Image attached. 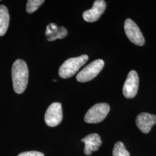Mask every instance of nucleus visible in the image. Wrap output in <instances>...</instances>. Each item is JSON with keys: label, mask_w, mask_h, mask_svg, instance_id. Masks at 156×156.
<instances>
[{"label": "nucleus", "mask_w": 156, "mask_h": 156, "mask_svg": "<svg viewBox=\"0 0 156 156\" xmlns=\"http://www.w3.org/2000/svg\"><path fill=\"white\" fill-rule=\"evenodd\" d=\"M113 156H130V154L126 149L123 142L119 141L114 146Z\"/></svg>", "instance_id": "ddd939ff"}, {"label": "nucleus", "mask_w": 156, "mask_h": 156, "mask_svg": "<svg viewBox=\"0 0 156 156\" xmlns=\"http://www.w3.org/2000/svg\"><path fill=\"white\" fill-rule=\"evenodd\" d=\"M44 2L45 1L44 0H28L26 6V11L28 13H33L36 11Z\"/></svg>", "instance_id": "4468645a"}, {"label": "nucleus", "mask_w": 156, "mask_h": 156, "mask_svg": "<svg viewBox=\"0 0 156 156\" xmlns=\"http://www.w3.org/2000/svg\"><path fill=\"white\" fill-rule=\"evenodd\" d=\"M12 79L14 91L22 94L26 89L28 80V69L26 62L17 59L12 67Z\"/></svg>", "instance_id": "f257e3e1"}, {"label": "nucleus", "mask_w": 156, "mask_h": 156, "mask_svg": "<svg viewBox=\"0 0 156 156\" xmlns=\"http://www.w3.org/2000/svg\"><path fill=\"white\" fill-rule=\"evenodd\" d=\"M68 34L67 29L60 26L58 27L55 23H50L48 25L45 32L46 39L49 41H53L57 39H62Z\"/></svg>", "instance_id": "9b49d317"}, {"label": "nucleus", "mask_w": 156, "mask_h": 156, "mask_svg": "<svg viewBox=\"0 0 156 156\" xmlns=\"http://www.w3.org/2000/svg\"><path fill=\"white\" fill-rule=\"evenodd\" d=\"M82 142L84 144V153L87 156H90L93 151H98L102 144L100 136L96 133L87 135L82 140Z\"/></svg>", "instance_id": "9d476101"}, {"label": "nucleus", "mask_w": 156, "mask_h": 156, "mask_svg": "<svg viewBox=\"0 0 156 156\" xmlns=\"http://www.w3.org/2000/svg\"><path fill=\"white\" fill-rule=\"evenodd\" d=\"M62 109L59 102L52 103L45 113V121L49 127H56L62 120Z\"/></svg>", "instance_id": "423d86ee"}, {"label": "nucleus", "mask_w": 156, "mask_h": 156, "mask_svg": "<svg viewBox=\"0 0 156 156\" xmlns=\"http://www.w3.org/2000/svg\"><path fill=\"white\" fill-rule=\"evenodd\" d=\"M104 66V62L101 59L96 60L84 67L78 73L76 80L79 82H87L95 78Z\"/></svg>", "instance_id": "20e7f679"}, {"label": "nucleus", "mask_w": 156, "mask_h": 156, "mask_svg": "<svg viewBox=\"0 0 156 156\" xmlns=\"http://www.w3.org/2000/svg\"><path fill=\"white\" fill-rule=\"evenodd\" d=\"M110 111V106L106 103H99L92 106L84 116L87 123H98L103 121Z\"/></svg>", "instance_id": "7ed1b4c3"}, {"label": "nucleus", "mask_w": 156, "mask_h": 156, "mask_svg": "<svg viewBox=\"0 0 156 156\" xmlns=\"http://www.w3.org/2000/svg\"><path fill=\"white\" fill-rule=\"evenodd\" d=\"M88 59L89 57L86 55L68 59L59 68L60 76L64 79L72 77L86 64Z\"/></svg>", "instance_id": "f03ea898"}, {"label": "nucleus", "mask_w": 156, "mask_h": 156, "mask_svg": "<svg viewBox=\"0 0 156 156\" xmlns=\"http://www.w3.org/2000/svg\"><path fill=\"white\" fill-rule=\"evenodd\" d=\"M125 33L133 44L138 46L145 44V38L136 24L130 19H127L124 22Z\"/></svg>", "instance_id": "39448f33"}, {"label": "nucleus", "mask_w": 156, "mask_h": 156, "mask_svg": "<svg viewBox=\"0 0 156 156\" xmlns=\"http://www.w3.org/2000/svg\"><path fill=\"white\" fill-rule=\"evenodd\" d=\"M17 156H45L44 153L37 151H25L19 154Z\"/></svg>", "instance_id": "2eb2a0df"}, {"label": "nucleus", "mask_w": 156, "mask_h": 156, "mask_svg": "<svg viewBox=\"0 0 156 156\" xmlns=\"http://www.w3.org/2000/svg\"><path fill=\"white\" fill-rule=\"evenodd\" d=\"M139 87V76L135 71H131L124 84L123 93L127 98H133L138 93Z\"/></svg>", "instance_id": "0eeeda50"}, {"label": "nucleus", "mask_w": 156, "mask_h": 156, "mask_svg": "<svg viewBox=\"0 0 156 156\" xmlns=\"http://www.w3.org/2000/svg\"><path fill=\"white\" fill-rule=\"evenodd\" d=\"M9 24V15L5 6L0 5V36L5 34Z\"/></svg>", "instance_id": "f8f14e48"}, {"label": "nucleus", "mask_w": 156, "mask_h": 156, "mask_svg": "<svg viewBox=\"0 0 156 156\" xmlns=\"http://www.w3.org/2000/svg\"><path fill=\"white\" fill-rule=\"evenodd\" d=\"M106 9V2L103 0L95 1L91 9L86 11L83 13L84 20L87 22L97 21Z\"/></svg>", "instance_id": "6e6552de"}, {"label": "nucleus", "mask_w": 156, "mask_h": 156, "mask_svg": "<svg viewBox=\"0 0 156 156\" xmlns=\"http://www.w3.org/2000/svg\"><path fill=\"white\" fill-rule=\"evenodd\" d=\"M156 124V115L149 113H141L136 118V124L138 128L145 134L149 133Z\"/></svg>", "instance_id": "1a4fd4ad"}]
</instances>
